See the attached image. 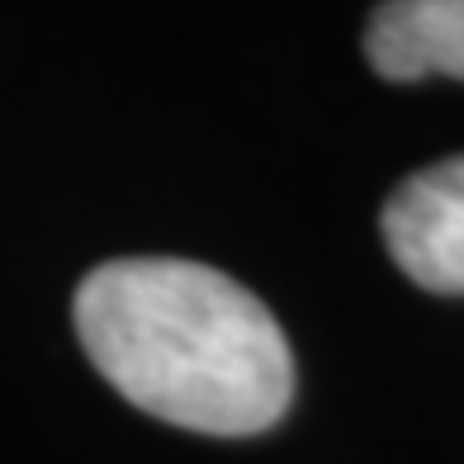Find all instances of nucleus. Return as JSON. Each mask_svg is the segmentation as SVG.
<instances>
[{"mask_svg": "<svg viewBox=\"0 0 464 464\" xmlns=\"http://www.w3.org/2000/svg\"><path fill=\"white\" fill-rule=\"evenodd\" d=\"M379 227L389 256L412 285L464 294V157L412 171L389 195Z\"/></svg>", "mask_w": 464, "mask_h": 464, "instance_id": "2", "label": "nucleus"}, {"mask_svg": "<svg viewBox=\"0 0 464 464\" xmlns=\"http://www.w3.org/2000/svg\"><path fill=\"white\" fill-rule=\"evenodd\" d=\"M91 365L171 427L256 436L289 412L294 355L256 294L199 261H104L76 289Z\"/></svg>", "mask_w": 464, "mask_h": 464, "instance_id": "1", "label": "nucleus"}, {"mask_svg": "<svg viewBox=\"0 0 464 464\" xmlns=\"http://www.w3.org/2000/svg\"><path fill=\"white\" fill-rule=\"evenodd\" d=\"M365 57L384 81H464V0H384L365 24Z\"/></svg>", "mask_w": 464, "mask_h": 464, "instance_id": "3", "label": "nucleus"}]
</instances>
